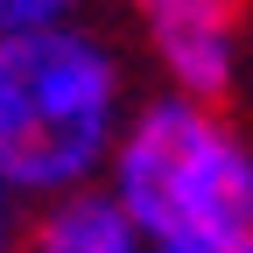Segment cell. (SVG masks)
Segmentation results:
<instances>
[{
    "label": "cell",
    "instance_id": "1",
    "mask_svg": "<svg viewBox=\"0 0 253 253\" xmlns=\"http://www.w3.org/2000/svg\"><path fill=\"white\" fill-rule=\"evenodd\" d=\"M134 91L99 28H42L0 42V190L14 204H56L99 190Z\"/></svg>",
    "mask_w": 253,
    "mask_h": 253
},
{
    "label": "cell",
    "instance_id": "2",
    "mask_svg": "<svg viewBox=\"0 0 253 253\" xmlns=\"http://www.w3.org/2000/svg\"><path fill=\"white\" fill-rule=\"evenodd\" d=\"M99 190L134 218L148 253H211L253 239V141L211 99H134Z\"/></svg>",
    "mask_w": 253,
    "mask_h": 253
},
{
    "label": "cell",
    "instance_id": "4",
    "mask_svg": "<svg viewBox=\"0 0 253 253\" xmlns=\"http://www.w3.org/2000/svg\"><path fill=\"white\" fill-rule=\"evenodd\" d=\"M21 253H148V239L106 190H78V197L36 204V218L21 225Z\"/></svg>",
    "mask_w": 253,
    "mask_h": 253
},
{
    "label": "cell",
    "instance_id": "5",
    "mask_svg": "<svg viewBox=\"0 0 253 253\" xmlns=\"http://www.w3.org/2000/svg\"><path fill=\"white\" fill-rule=\"evenodd\" d=\"M84 14V0H0V42L42 36V28H71Z\"/></svg>",
    "mask_w": 253,
    "mask_h": 253
},
{
    "label": "cell",
    "instance_id": "3",
    "mask_svg": "<svg viewBox=\"0 0 253 253\" xmlns=\"http://www.w3.org/2000/svg\"><path fill=\"white\" fill-rule=\"evenodd\" d=\"M141 14V36L155 49L162 91L183 99H225L239 78V0H126Z\"/></svg>",
    "mask_w": 253,
    "mask_h": 253
},
{
    "label": "cell",
    "instance_id": "6",
    "mask_svg": "<svg viewBox=\"0 0 253 253\" xmlns=\"http://www.w3.org/2000/svg\"><path fill=\"white\" fill-rule=\"evenodd\" d=\"M0 253H21V204L0 190Z\"/></svg>",
    "mask_w": 253,
    "mask_h": 253
}]
</instances>
